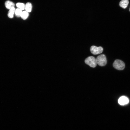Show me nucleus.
Instances as JSON below:
<instances>
[{
  "label": "nucleus",
  "instance_id": "nucleus-12",
  "mask_svg": "<svg viewBox=\"0 0 130 130\" xmlns=\"http://www.w3.org/2000/svg\"><path fill=\"white\" fill-rule=\"evenodd\" d=\"M22 12V10L18 8L15 9V13L16 16L19 17H20Z\"/></svg>",
  "mask_w": 130,
  "mask_h": 130
},
{
  "label": "nucleus",
  "instance_id": "nucleus-2",
  "mask_svg": "<svg viewBox=\"0 0 130 130\" xmlns=\"http://www.w3.org/2000/svg\"><path fill=\"white\" fill-rule=\"evenodd\" d=\"M84 62L86 64L92 68L95 67L97 65L96 58L92 56L88 57L85 59Z\"/></svg>",
  "mask_w": 130,
  "mask_h": 130
},
{
  "label": "nucleus",
  "instance_id": "nucleus-8",
  "mask_svg": "<svg viewBox=\"0 0 130 130\" xmlns=\"http://www.w3.org/2000/svg\"><path fill=\"white\" fill-rule=\"evenodd\" d=\"M16 9L14 7H13L9 9L8 13V16L10 18H12L13 17Z\"/></svg>",
  "mask_w": 130,
  "mask_h": 130
},
{
  "label": "nucleus",
  "instance_id": "nucleus-5",
  "mask_svg": "<svg viewBox=\"0 0 130 130\" xmlns=\"http://www.w3.org/2000/svg\"><path fill=\"white\" fill-rule=\"evenodd\" d=\"M129 102L128 98L124 96L120 97L118 100V103L121 105H124L127 104L129 103Z\"/></svg>",
  "mask_w": 130,
  "mask_h": 130
},
{
  "label": "nucleus",
  "instance_id": "nucleus-4",
  "mask_svg": "<svg viewBox=\"0 0 130 130\" xmlns=\"http://www.w3.org/2000/svg\"><path fill=\"white\" fill-rule=\"evenodd\" d=\"M103 48L101 46L97 47L94 46H91L90 51L91 53L94 55H96L100 54L103 51Z\"/></svg>",
  "mask_w": 130,
  "mask_h": 130
},
{
  "label": "nucleus",
  "instance_id": "nucleus-3",
  "mask_svg": "<svg viewBox=\"0 0 130 130\" xmlns=\"http://www.w3.org/2000/svg\"><path fill=\"white\" fill-rule=\"evenodd\" d=\"M113 67L116 69L119 70H122L124 69L125 65L124 62L119 59H116L113 64Z\"/></svg>",
  "mask_w": 130,
  "mask_h": 130
},
{
  "label": "nucleus",
  "instance_id": "nucleus-11",
  "mask_svg": "<svg viewBox=\"0 0 130 130\" xmlns=\"http://www.w3.org/2000/svg\"><path fill=\"white\" fill-rule=\"evenodd\" d=\"M25 4L22 3H18L16 4V6L18 8L22 10H24L25 8Z\"/></svg>",
  "mask_w": 130,
  "mask_h": 130
},
{
  "label": "nucleus",
  "instance_id": "nucleus-10",
  "mask_svg": "<svg viewBox=\"0 0 130 130\" xmlns=\"http://www.w3.org/2000/svg\"><path fill=\"white\" fill-rule=\"evenodd\" d=\"M28 13L26 11H24L22 12L20 17L23 20H25L28 18Z\"/></svg>",
  "mask_w": 130,
  "mask_h": 130
},
{
  "label": "nucleus",
  "instance_id": "nucleus-9",
  "mask_svg": "<svg viewBox=\"0 0 130 130\" xmlns=\"http://www.w3.org/2000/svg\"><path fill=\"white\" fill-rule=\"evenodd\" d=\"M32 5L31 4L30 2L27 3L25 6V8L26 11L28 13L30 12L32 10Z\"/></svg>",
  "mask_w": 130,
  "mask_h": 130
},
{
  "label": "nucleus",
  "instance_id": "nucleus-1",
  "mask_svg": "<svg viewBox=\"0 0 130 130\" xmlns=\"http://www.w3.org/2000/svg\"><path fill=\"white\" fill-rule=\"evenodd\" d=\"M96 60L97 64L100 66H104L107 64L106 58L104 54H101L98 56Z\"/></svg>",
  "mask_w": 130,
  "mask_h": 130
},
{
  "label": "nucleus",
  "instance_id": "nucleus-7",
  "mask_svg": "<svg viewBox=\"0 0 130 130\" xmlns=\"http://www.w3.org/2000/svg\"><path fill=\"white\" fill-rule=\"evenodd\" d=\"M129 3L128 0H122L120 2L119 5L121 7L125 8L127 7Z\"/></svg>",
  "mask_w": 130,
  "mask_h": 130
},
{
  "label": "nucleus",
  "instance_id": "nucleus-13",
  "mask_svg": "<svg viewBox=\"0 0 130 130\" xmlns=\"http://www.w3.org/2000/svg\"></svg>",
  "mask_w": 130,
  "mask_h": 130
},
{
  "label": "nucleus",
  "instance_id": "nucleus-6",
  "mask_svg": "<svg viewBox=\"0 0 130 130\" xmlns=\"http://www.w3.org/2000/svg\"><path fill=\"white\" fill-rule=\"evenodd\" d=\"M5 5L6 8L9 9L12 7H14L15 4L11 1L7 0L5 2Z\"/></svg>",
  "mask_w": 130,
  "mask_h": 130
}]
</instances>
